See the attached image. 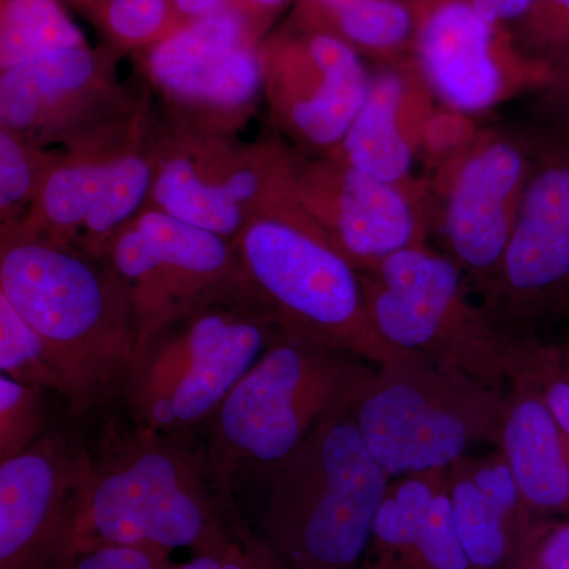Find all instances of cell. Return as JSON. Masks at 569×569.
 I'll list each match as a JSON object with an SVG mask.
<instances>
[{
    "instance_id": "obj_29",
    "label": "cell",
    "mask_w": 569,
    "mask_h": 569,
    "mask_svg": "<svg viewBox=\"0 0 569 569\" xmlns=\"http://www.w3.org/2000/svg\"><path fill=\"white\" fill-rule=\"evenodd\" d=\"M43 389L0 377V462L17 458L44 430Z\"/></svg>"
},
{
    "instance_id": "obj_24",
    "label": "cell",
    "mask_w": 569,
    "mask_h": 569,
    "mask_svg": "<svg viewBox=\"0 0 569 569\" xmlns=\"http://www.w3.org/2000/svg\"><path fill=\"white\" fill-rule=\"evenodd\" d=\"M114 160L61 164L48 173L39 189L41 230H50L52 241L84 224L93 204L110 181Z\"/></svg>"
},
{
    "instance_id": "obj_4",
    "label": "cell",
    "mask_w": 569,
    "mask_h": 569,
    "mask_svg": "<svg viewBox=\"0 0 569 569\" xmlns=\"http://www.w3.org/2000/svg\"><path fill=\"white\" fill-rule=\"evenodd\" d=\"M376 369L280 329L209 421L206 456L220 488L231 497L239 478H263L320 422L353 410Z\"/></svg>"
},
{
    "instance_id": "obj_14",
    "label": "cell",
    "mask_w": 569,
    "mask_h": 569,
    "mask_svg": "<svg viewBox=\"0 0 569 569\" xmlns=\"http://www.w3.org/2000/svg\"><path fill=\"white\" fill-rule=\"evenodd\" d=\"M295 194L307 216L362 274L410 247H426L425 224L403 187L340 162L293 163Z\"/></svg>"
},
{
    "instance_id": "obj_34",
    "label": "cell",
    "mask_w": 569,
    "mask_h": 569,
    "mask_svg": "<svg viewBox=\"0 0 569 569\" xmlns=\"http://www.w3.org/2000/svg\"><path fill=\"white\" fill-rule=\"evenodd\" d=\"M520 21L538 48L569 50V0H535Z\"/></svg>"
},
{
    "instance_id": "obj_19",
    "label": "cell",
    "mask_w": 569,
    "mask_h": 569,
    "mask_svg": "<svg viewBox=\"0 0 569 569\" xmlns=\"http://www.w3.org/2000/svg\"><path fill=\"white\" fill-rule=\"evenodd\" d=\"M496 447L539 519L569 516V433L522 373L509 381Z\"/></svg>"
},
{
    "instance_id": "obj_22",
    "label": "cell",
    "mask_w": 569,
    "mask_h": 569,
    "mask_svg": "<svg viewBox=\"0 0 569 569\" xmlns=\"http://www.w3.org/2000/svg\"><path fill=\"white\" fill-rule=\"evenodd\" d=\"M445 486L447 470L392 478L358 569H402L425 533L433 503Z\"/></svg>"
},
{
    "instance_id": "obj_18",
    "label": "cell",
    "mask_w": 569,
    "mask_h": 569,
    "mask_svg": "<svg viewBox=\"0 0 569 569\" xmlns=\"http://www.w3.org/2000/svg\"><path fill=\"white\" fill-rule=\"evenodd\" d=\"M447 488L471 568L516 569L545 519L527 507L503 456H463L448 468Z\"/></svg>"
},
{
    "instance_id": "obj_1",
    "label": "cell",
    "mask_w": 569,
    "mask_h": 569,
    "mask_svg": "<svg viewBox=\"0 0 569 569\" xmlns=\"http://www.w3.org/2000/svg\"><path fill=\"white\" fill-rule=\"evenodd\" d=\"M0 295L50 348L70 411L88 413L123 391L137 325L127 284L112 266L97 268L66 246L9 231Z\"/></svg>"
},
{
    "instance_id": "obj_15",
    "label": "cell",
    "mask_w": 569,
    "mask_h": 569,
    "mask_svg": "<svg viewBox=\"0 0 569 569\" xmlns=\"http://www.w3.org/2000/svg\"><path fill=\"white\" fill-rule=\"evenodd\" d=\"M530 170L529 141L493 137L475 146L452 176L443 217L449 258L482 296L503 263Z\"/></svg>"
},
{
    "instance_id": "obj_39",
    "label": "cell",
    "mask_w": 569,
    "mask_h": 569,
    "mask_svg": "<svg viewBox=\"0 0 569 569\" xmlns=\"http://www.w3.org/2000/svg\"><path fill=\"white\" fill-rule=\"evenodd\" d=\"M546 103L552 108L560 118V127L569 129V61L560 67V70L550 78Z\"/></svg>"
},
{
    "instance_id": "obj_21",
    "label": "cell",
    "mask_w": 569,
    "mask_h": 569,
    "mask_svg": "<svg viewBox=\"0 0 569 569\" xmlns=\"http://www.w3.org/2000/svg\"><path fill=\"white\" fill-rule=\"evenodd\" d=\"M407 97L400 74H378L361 111L336 146L335 159L402 187L413 168V144L403 127Z\"/></svg>"
},
{
    "instance_id": "obj_38",
    "label": "cell",
    "mask_w": 569,
    "mask_h": 569,
    "mask_svg": "<svg viewBox=\"0 0 569 569\" xmlns=\"http://www.w3.org/2000/svg\"><path fill=\"white\" fill-rule=\"evenodd\" d=\"M359 2L361 0H299V21L320 28L339 11Z\"/></svg>"
},
{
    "instance_id": "obj_9",
    "label": "cell",
    "mask_w": 569,
    "mask_h": 569,
    "mask_svg": "<svg viewBox=\"0 0 569 569\" xmlns=\"http://www.w3.org/2000/svg\"><path fill=\"white\" fill-rule=\"evenodd\" d=\"M107 253L132 301L133 361L168 325L213 296L244 287L233 241L159 208L122 228Z\"/></svg>"
},
{
    "instance_id": "obj_11",
    "label": "cell",
    "mask_w": 569,
    "mask_h": 569,
    "mask_svg": "<svg viewBox=\"0 0 569 569\" xmlns=\"http://www.w3.org/2000/svg\"><path fill=\"white\" fill-rule=\"evenodd\" d=\"M92 470V456L56 432L0 462V569H69Z\"/></svg>"
},
{
    "instance_id": "obj_2",
    "label": "cell",
    "mask_w": 569,
    "mask_h": 569,
    "mask_svg": "<svg viewBox=\"0 0 569 569\" xmlns=\"http://www.w3.org/2000/svg\"><path fill=\"white\" fill-rule=\"evenodd\" d=\"M250 539L238 529L231 497L208 456L183 436L140 429L93 459L91 485L77 530V550L138 546L193 556L219 553Z\"/></svg>"
},
{
    "instance_id": "obj_31",
    "label": "cell",
    "mask_w": 569,
    "mask_h": 569,
    "mask_svg": "<svg viewBox=\"0 0 569 569\" xmlns=\"http://www.w3.org/2000/svg\"><path fill=\"white\" fill-rule=\"evenodd\" d=\"M402 569H473L456 530L447 486L437 497L425 533Z\"/></svg>"
},
{
    "instance_id": "obj_10",
    "label": "cell",
    "mask_w": 569,
    "mask_h": 569,
    "mask_svg": "<svg viewBox=\"0 0 569 569\" xmlns=\"http://www.w3.org/2000/svg\"><path fill=\"white\" fill-rule=\"evenodd\" d=\"M530 141L531 170L515 231L485 306L529 323L569 305V129Z\"/></svg>"
},
{
    "instance_id": "obj_26",
    "label": "cell",
    "mask_w": 569,
    "mask_h": 569,
    "mask_svg": "<svg viewBox=\"0 0 569 569\" xmlns=\"http://www.w3.org/2000/svg\"><path fill=\"white\" fill-rule=\"evenodd\" d=\"M320 29L336 33L353 48L396 51L417 36V13L403 0H361L329 18Z\"/></svg>"
},
{
    "instance_id": "obj_16",
    "label": "cell",
    "mask_w": 569,
    "mask_h": 569,
    "mask_svg": "<svg viewBox=\"0 0 569 569\" xmlns=\"http://www.w3.org/2000/svg\"><path fill=\"white\" fill-rule=\"evenodd\" d=\"M171 151L159 163L157 208L234 241L254 213L295 197L293 162L272 156Z\"/></svg>"
},
{
    "instance_id": "obj_6",
    "label": "cell",
    "mask_w": 569,
    "mask_h": 569,
    "mask_svg": "<svg viewBox=\"0 0 569 569\" xmlns=\"http://www.w3.org/2000/svg\"><path fill=\"white\" fill-rule=\"evenodd\" d=\"M279 331L246 288L168 325L134 359L123 388L138 427L186 436L211 421Z\"/></svg>"
},
{
    "instance_id": "obj_40",
    "label": "cell",
    "mask_w": 569,
    "mask_h": 569,
    "mask_svg": "<svg viewBox=\"0 0 569 569\" xmlns=\"http://www.w3.org/2000/svg\"><path fill=\"white\" fill-rule=\"evenodd\" d=\"M236 545H238V542H236ZM231 548H233V546H231ZM230 549L219 553H201V556H193L192 560L179 565L178 569H223V557Z\"/></svg>"
},
{
    "instance_id": "obj_33",
    "label": "cell",
    "mask_w": 569,
    "mask_h": 569,
    "mask_svg": "<svg viewBox=\"0 0 569 569\" xmlns=\"http://www.w3.org/2000/svg\"><path fill=\"white\" fill-rule=\"evenodd\" d=\"M516 569H569V516L542 520L520 553Z\"/></svg>"
},
{
    "instance_id": "obj_35",
    "label": "cell",
    "mask_w": 569,
    "mask_h": 569,
    "mask_svg": "<svg viewBox=\"0 0 569 569\" xmlns=\"http://www.w3.org/2000/svg\"><path fill=\"white\" fill-rule=\"evenodd\" d=\"M170 557L171 553L138 546L103 545L82 550L69 569H152Z\"/></svg>"
},
{
    "instance_id": "obj_23",
    "label": "cell",
    "mask_w": 569,
    "mask_h": 569,
    "mask_svg": "<svg viewBox=\"0 0 569 569\" xmlns=\"http://www.w3.org/2000/svg\"><path fill=\"white\" fill-rule=\"evenodd\" d=\"M82 44L84 36L58 0H2L0 69Z\"/></svg>"
},
{
    "instance_id": "obj_42",
    "label": "cell",
    "mask_w": 569,
    "mask_h": 569,
    "mask_svg": "<svg viewBox=\"0 0 569 569\" xmlns=\"http://www.w3.org/2000/svg\"><path fill=\"white\" fill-rule=\"evenodd\" d=\"M178 567L179 565L171 561L170 557V559L163 560L162 563L157 565V567L152 569H178Z\"/></svg>"
},
{
    "instance_id": "obj_36",
    "label": "cell",
    "mask_w": 569,
    "mask_h": 569,
    "mask_svg": "<svg viewBox=\"0 0 569 569\" xmlns=\"http://www.w3.org/2000/svg\"><path fill=\"white\" fill-rule=\"evenodd\" d=\"M490 24L519 21L529 13L535 0H468Z\"/></svg>"
},
{
    "instance_id": "obj_41",
    "label": "cell",
    "mask_w": 569,
    "mask_h": 569,
    "mask_svg": "<svg viewBox=\"0 0 569 569\" xmlns=\"http://www.w3.org/2000/svg\"><path fill=\"white\" fill-rule=\"evenodd\" d=\"M250 9L258 11V13L264 14V17L271 18L274 11L282 9L288 0H241Z\"/></svg>"
},
{
    "instance_id": "obj_13",
    "label": "cell",
    "mask_w": 569,
    "mask_h": 569,
    "mask_svg": "<svg viewBox=\"0 0 569 569\" xmlns=\"http://www.w3.org/2000/svg\"><path fill=\"white\" fill-rule=\"evenodd\" d=\"M269 17L228 7L152 44L148 69L170 99L204 112L244 111L264 84L260 47Z\"/></svg>"
},
{
    "instance_id": "obj_8",
    "label": "cell",
    "mask_w": 569,
    "mask_h": 569,
    "mask_svg": "<svg viewBox=\"0 0 569 569\" xmlns=\"http://www.w3.org/2000/svg\"><path fill=\"white\" fill-rule=\"evenodd\" d=\"M361 279L373 325L391 346L507 389L519 339L471 301L466 276L451 258L410 247L369 274L361 272Z\"/></svg>"
},
{
    "instance_id": "obj_7",
    "label": "cell",
    "mask_w": 569,
    "mask_h": 569,
    "mask_svg": "<svg viewBox=\"0 0 569 569\" xmlns=\"http://www.w3.org/2000/svg\"><path fill=\"white\" fill-rule=\"evenodd\" d=\"M505 395L462 370L407 355L377 366L351 413L392 479L448 470L475 445H496Z\"/></svg>"
},
{
    "instance_id": "obj_17",
    "label": "cell",
    "mask_w": 569,
    "mask_h": 569,
    "mask_svg": "<svg viewBox=\"0 0 569 569\" xmlns=\"http://www.w3.org/2000/svg\"><path fill=\"white\" fill-rule=\"evenodd\" d=\"M411 7L422 73L448 107L477 114L518 88L519 62L501 26L486 21L468 0H417Z\"/></svg>"
},
{
    "instance_id": "obj_3",
    "label": "cell",
    "mask_w": 569,
    "mask_h": 569,
    "mask_svg": "<svg viewBox=\"0 0 569 569\" xmlns=\"http://www.w3.org/2000/svg\"><path fill=\"white\" fill-rule=\"evenodd\" d=\"M353 410L320 422L264 475L260 542L280 569H358L391 478Z\"/></svg>"
},
{
    "instance_id": "obj_37",
    "label": "cell",
    "mask_w": 569,
    "mask_h": 569,
    "mask_svg": "<svg viewBox=\"0 0 569 569\" xmlns=\"http://www.w3.org/2000/svg\"><path fill=\"white\" fill-rule=\"evenodd\" d=\"M233 6H246V3H242L241 0H171V7H173V29H171V32L178 31L179 28L189 24V22L200 20V18L209 17L216 11Z\"/></svg>"
},
{
    "instance_id": "obj_28",
    "label": "cell",
    "mask_w": 569,
    "mask_h": 569,
    "mask_svg": "<svg viewBox=\"0 0 569 569\" xmlns=\"http://www.w3.org/2000/svg\"><path fill=\"white\" fill-rule=\"evenodd\" d=\"M518 372L529 378L569 433V343H545L535 337L519 339Z\"/></svg>"
},
{
    "instance_id": "obj_32",
    "label": "cell",
    "mask_w": 569,
    "mask_h": 569,
    "mask_svg": "<svg viewBox=\"0 0 569 569\" xmlns=\"http://www.w3.org/2000/svg\"><path fill=\"white\" fill-rule=\"evenodd\" d=\"M36 164L32 151L20 140V134L2 129L0 132V209L10 216L24 203L36 186Z\"/></svg>"
},
{
    "instance_id": "obj_5",
    "label": "cell",
    "mask_w": 569,
    "mask_h": 569,
    "mask_svg": "<svg viewBox=\"0 0 569 569\" xmlns=\"http://www.w3.org/2000/svg\"><path fill=\"white\" fill-rule=\"evenodd\" d=\"M233 246L246 290L282 331L376 366L410 355L378 332L361 272L296 197L254 213Z\"/></svg>"
},
{
    "instance_id": "obj_20",
    "label": "cell",
    "mask_w": 569,
    "mask_h": 569,
    "mask_svg": "<svg viewBox=\"0 0 569 569\" xmlns=\"http://www.w3.org/2000/svg\"><path fill=\"white\" fill-rule=\"evenodd\" d=\"M104 59L88 44L48 52L0 74V121L14 133L44 129L102 80Z\"/></svg>"
},
{
    "instance_id": "obj_12",
    "label": "cell",
    "mask_w": 569,
    "mask_h": 569,
    "mask_svg": "<svg viewBox=\"0 0 569 569\" xmlns=\"http://www.w3.org/2000/svg\"><path fill=\"white\" fill-rule=\"evenodd\" d=\"M264 84L279 121L313 148H336L369 96L358 52L336 33L299 22L260 47Z\"/></svg>"
},
{
    "instance_id": "obj_25",
    "label": "cell",
    "mask_w": 569,
    "mask_h": 569,
    "mask_svg": "<svg viewBox=\"0 0 569 569\" xmlns=\"http://www.w3.org/2000/svg\"><path fill=\"white\" fill-rule=\"evenodd\" d=\"M153 179L152 163L146 157L126 153L114 160L110 181L82 224L93 254L108 252L122 224L152 192Z\"/></svg>"
},
{
    "instance_id": "obj_30",
    "label": "cell",
    "mask_w": 569,
    "mask_h": 569,
    "mask_svg": "<svg viewBox=\"0 0 569 569\" xmlns=\"http://www.w3.org/2000/svg\"><path fill=\"white\" fill-rule=\"evenodd\" d=\"M108 33L123 47L156 44L173 29L171 0H97Z\"/></svg>"
},
{
    "instance_id": "obj_27",
    "label": "cell",
    "mask_w": 569,
    "mask_h": 569,
    "mask_svg": "<svg viewBox=\"0 0 569 569\" xmlns=\"http://www.w3.org/2000/svg\"><path fill=\"white\" fill-rule=\"evenodd\" d=\"M0 370L28 387L66 395L50 348L3 295H0Z\"/></svg>"
}]
</instances>
